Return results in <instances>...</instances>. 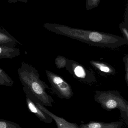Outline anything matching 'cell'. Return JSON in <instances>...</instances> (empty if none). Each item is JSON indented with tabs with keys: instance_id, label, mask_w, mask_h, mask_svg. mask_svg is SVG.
<instances>
[{
	"instance_id": "1",
	"label": "cell",
	"mask_w": 128,
	"mask_h": 128,
	"mask_svg": "<svg viewBox=\"0 0 128 128\" xmlns=\"http://www.w3.org/2000/svg\"><path fill=\"white\" fill-rule=\"evenodd\" d=\"M44 26L57 34L96 47L115 49L128 44L124 38L110 34L73 28L57 24H45Z\"/></svg>"
},
{
	"instance_id": "11",
	"label": "cell",
	"mask_w": 128,
	"mask_h": 128,
	"mask_svg": "<svg viewBox=\"0 0 128 128\" xmlns=\"http://www.w3.org/2000/svg\"><path fill=\"white\" fill-rule=\"evenodd\" d=\"M20 54L18 48L0 45V56L4 59H12L18 56Z\"/></svg>"
},
{
	"instance_id": "13",
	"label": "cell",
	"mask_w": 128,
	"mask_h": 128,
	"mask_svg": "<svg viewBox=\"0 0 128 128\" xmlns=\"http://www.w3.org/2000/svg\"><path fill=\"white\" fill-rule=\"evenodd\" d=\"M128 10H126V14L125 20L120 24L119 25V28L122 32L123 36V38L128 42Z\"/></svg>"
},
{
	"instance_id": "16",
	"label": "cell",
	"mask_w": 128,
	"mask_h": 128,
	"mask_svg": "<svg viewBox=\"0 0 128 128\" xmlns=\"http://www.w3.org/2000/svg\"><path fill=\"white\" fill-rule=\"evenodd\" d=\"M101 0H86V8L87 10H90L98 6Z\"/></svg>"
},
{
	"instance_id": "19",
	"label": "cell",
	"mask_w": 128,
	"mask_h": 128,
	"mask_svg": "<svg viewBox=\"0 0 128 128\" xmlns=\"http://www.w3.org/2000/svg\"><path fill=\"white\" fill-rule=\"evenodd\" d=\"M4 59V58H3L2 57V56H0V59Z\"/></svg>"
},
{
	"instance_id": "18",
	"label": "cell",
	"mask_w": 128,
	"mask_h": 128,
	"mask_svg": "<svg viewBox=\"0 0 128 128\" xmlns=\"http://www.w3.org/2000/svg\"><path fill=\"white\" fill-rule=\"evenodd\" d=\"M10 1H12L13 2H16L18 1H20V2H27V0H9Z\"/></svg>"
},
{
	"instance_id": "3",
	"label": "cell",
	"mask_w": 128,
	"mask_h": 128,
	"mask_svg": "<svg viewBox=\"0 0 128 128\" xmlns=\"http://www.w3.org/2000/svg\"><path fill=\"white\" fill-rule=\"evenodd\" d=\"M94 100L106 110L119 109L121 116L126 120V125H128V102L120 92L116 90H96Z\"/></svg>"
},
{
	"instance_id": "17",
	"label": "cell",
	"mask_w": 128,
	"mask_h": 128,
	"mask_svg": "<svg viewBox=\"0 0 128 128\" xmlns=\"http://www.w3.org/2000/svg\"><path fill=\"white\" fill-rule=\"evenodd\" d=\"M125 68V81L128 86V54H126L122 58Z\"/></svg>"
},
{
	"instance_id": "10",
	"label": "cell",
	"mask_w": 128,
	"mask_h": 128,
	"mask_svg": "<svg viewBox=\"0 0 128 128\" xmlns=\"http://www.w3.org/2000/svg\"><path fill=\"white\" fill-rule=\"evenodd\" d=\"M17 44H21L7 32L0 28V45L15 48Z\"/></svg>"
},
{
	"instance_id": "4",
	"label": "cell",
	"mask_w": 128,
	"mask_h": 128,
	"mask_svg": "<svg viewBox=\"0 0 128 128\" xmlns=\"http://www.w3.org/2000/svg\"><path fill=\"white\" fill-rule=\"evenodd\" d=\"M46 73L53 93L61 99L68 100L72 97V86L62 77L48 70H46Z\"/></svg>"
},
{
	"instance_id": "6",
	"label": "cell",
	"mask_w": 128,
	"mask_h": 128,
	"mask_svg": "<svg viewBox=\"0 0 128 128\" xmlns=\"http://www.w3.org/2000/svg\"><path fill=\"white\" fill-rule=\"evenodd\" d=\"M23 89L26 97L27 106L30 112L35 114L41 121L48 124L52 122V118L36 106L34 101V95L26 88L23 87Z\"/></svg>"
},
{
	"instance_id": "9",
	"label": "cell",
	"mask_w": 128,
	"mask_h": 128,
	"mask_svg": "<svg viewBox=\"0 0 128 128\" xmlns=\"http://www.w3.org/2000/svg\"><path fill=\"white\" fill-rule=\"evenodd\" d=\"M123 123L121 121L105 122L100 121H90L86 124H82L79 128H121Z\"/></svg>"
},
{
	"instance_id": "8",
	"label": "cell",
	"mask_w": 128,
	"mask_h": 128,
	"mask_svg": "<svg viewBox=\"0 0 128 128\" xmlns=\"http://www.w3.org/2000/svg\"><path fill=\"white\" fill-rule=\"evenodd\" d=\"M90 63L102 76L114 75L116 74L115 68L107 63L92 60L90 61Z\"/></svg>"
},
{
	"instance_id": "15",
	"label": "cell",
	"mask_w": 128,
	"mask_h": 128,
	"mask_svg": "<svg viewBox=\"0 0 128 128\" xmlns=\"http://www.w3.org/2000/svg\"><path fill=\"white\" fill-rule=\"evenodd\" d=\"M68 59L62 56H58L55 60V64L57 68L62 69L65 68Z\"/></svg>"
},
{
	"instance_id": "14",
	"label": "cell",
	"mask_w": 128,
	"mask_h": 128,
	"mask_svg": "<svg viewBox=\"0 0 128 128\" xmlns=\"http://www.w3.org/2000/svg\"><path fill=\"white\" fill-rule=\"evenodd\" d=\"M0 128H22V127L16 122L0 119Z\"/></svg>"
},
{
	"instance_id": "12",
	"label": "cell",
	"mask_w": 128,
	"mask_h": 128,
	"mask_svg": "<svg viewBox=\"0 0 128 128\" xmlns=\"http://www.w3.org/2000/svg\"><path fill=\"white\" fill-rule=\"evenodd\" d=\"M14 81L6 73L4 70L0 68V85L12 87L14 85Z\"/></svg>"
},
{
	"instance_id": "2",
	"label": "cell",
	"mask_w": 128,
	"mask_h": 128,
	"mask_svg": "<svg viewBox=\"0 0 128 128\" xmlns=\"http://www.w3.org/2000/svg\"><path fill=\"white\" fill-rule=\"evenodd\" d=\"M18 72L23 87L30 90L44 106L53 107L54 100L46 91L50 88L40 79L38 70L31 65L23 62Z\"/></svg>"
},
{
	"instance_id": "7",
	"label": "cell",
	"mask_w": 128,
	"mask_h": 128,
	"mask_svg": "<svg viewBox=\"0 0 128 128\" xmlns=\"http://www.w3.org/2000/svg\"><path fill=\"white\" fill-rule=\"evenodd\" d=\"M34 101L36 106L40 109L47 114L50 117L54 120L58 128H79V126L76 123L68 122L66 119L56 116L48 110L40 102L38 98L34 95Z\"/></svg>"
},
{
	"instance_id": "5",
	"label": "cell",
	"mask_w": 128,
	"mask_h": 128,
	"mask_svg": "<svg viewBox=\"0 0 128 128\" xmlns=\"http://www.w3.org/2000/svg\"><path fill=\"white\" fill-rule=\"evenodd\" d=\"M65 68L74 78L82 83L91 85L96 82L94 73L75 60L68 59Z\"/></svg>"
}]
</instances>
